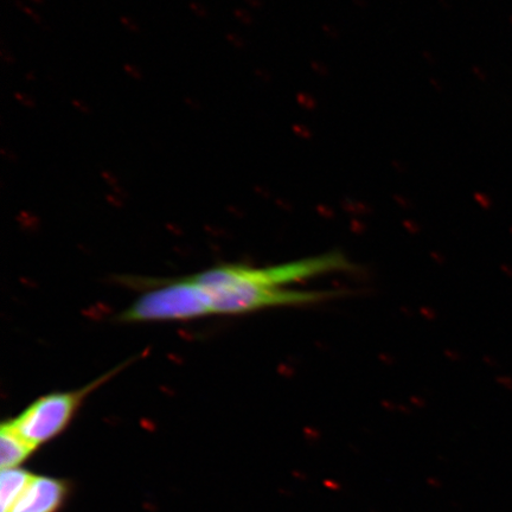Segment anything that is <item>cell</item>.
Returning <instances> with one entry per match:
<instances>
[{
  "label": "cell",
  "mask_w": 512,
  "mask_h": 512,
  "mask_svg": "<svg viewBox=\"0 0 512 512\" xmlns=\"http://www.w3.org/2000/svg\"><path fill=\"white\" fill-rule=\"evenodd\" d=\"M311 68H312L313 72H315L319 76H328L329 75L328 67L324 66L323 63H320L318 61H312Z\"/></svg>",
  "instance_id": "14"
},
{
  "label": "cell",
  "mask_w": 512,
  "mask_h": 512,
  "mask_svg": "<svg viewBox=\"0 0 512 512\" xmlns=\"http://www.w3.org/2000/svg\"><path fill=\"white\" fill-rule=\"evenodd\" d=\"M72 105L82 114H91L92 112L91 108H89L86 104H83V102L80 100L73 99Z\"/></svg>",
  "instance_id": "19"
},
{
  "label": "cell",
  "mask_w": 512,
  "mask_h": 512,
  "mask_svg": "<svg viewBox=\"0 0 512 512\" xmlns=\"http://www.w3.org/2000/svg\"><path fill=\"white\" fill-rule=\"evenodd\" d=\"M352 270L354 265L342 253L330 252L265 267L223 265L192 278L206 293L211 315H246L272 307L328 302L343 293L293 290L288 286Z\"/></svg>",
  "instance_id": "1"
},
{
  "label": "cell",
  "mask_w": 512,
  "mask_h": 512,
  "mask_svg": "<svg viewBox=\"0 0 512 512\" xmlns=\"http://www.w3.org/2000/svg\"><path fill=\"white\" fill-rule=\"evenodd\" d=\"M32 2H35L37 4H44V0H32Z\"/></svg>",
  "instance_id": "28"
},
{
  "label": "cell",
  "mask_w": 512,
  "mask_h": 512,
  "mask_svg": "<svg viewBox=\"0 0 512 512\" xmlns=\"http://www.w3.org/2000/svg\"><path fill=\"white\" fill-rule=\"evenodd\" d=\"M121 23L125 25V27L133 32H140V28L138 23L134 22L132 18L123 16L120 18Z\"/></svg>",
  "instance_id": "16"
},
{
  "label": "cell",
  "mask_w": 512,
  "mask_h": 512,
  "mask_svg": "<svg viewBox=\"0 0 512 512\" xmlns=\"http://www.w3.org/2000/svg\"><path fill=\"white\" fill-rule=\"evenodd\" d=\"M298 105L302 106L306 111H313L317 107V102L309 94L299 93L297 95Z\"/></svg>",
  "instance_id": "7"
},
{
  "label": "cell",
  "mask_w": 512,
  "mask_h": 512,
  "mask_svg": "<svg viewBox=\"0 0 512 512\" xmlns=\"http://www.w3.org/2000/svg\"><path fill=\"white\" fill-rule=\"evenodd\" d=\"M245 2L252 6L254 9L262 8V0H245Z\"/></svg>",
  "instance_id": "23"
},
{
  "label": "cell",
  "mask_w": 512,
  "mask_h": 512,
  "mask_svg": "<svg viewBox=\"0 0 512 512\" xmlns=\"http://www.w3.org/2000/svg\"><path fill=\"white\" fill-rule=\"evenodd\" d=\"M0 57H2V61L6 64H9V66H12V64L15 63V57L12 56L10 51L5 47L0 49Z\"/></svg>",
  "instance_id": "18"
},
{
  "label": "cell",
  "mask_w": 512,
  "mask_h": 512,
  "mask_svg": "<svg viewBox=\"0 0 512 512\" xmlns=\"http://www.w3.org/2000/svg\"><path fill=\"white\" fill-rule=\"evenodd\" d=\"M0 155H2L4 159L8 160V162H18V156L15 152L10 150L2 149L0 150Z\"/></svg>",
  "instance_id": "21"
},
{
  "label": "cell",
  "mask_w": 512,
  "mask_h": 512,
  "mask_svg": "<svg viewBox=\"0 0 512 512\" xmlns=\"http://www.w3.org/2000/svg\"><path fill=\"white\" fill-rule=\"evenodd\" d=\"M234 15L236 18L239 19V21H241L243 24H246V25H252L253 22H254V19L253 17L251 16V14H249V12H247L246 10H242V9H236L234 10Z\"/></svg>",
  "instance_id": "10"
},
{
  "label": "cell",
  "mask_w": 512,
  "mask_h": 512,
  "mask_svg": "<svg viewBox=\"0 0 512 512\" xmlns=\"http://www.w3.org/2000/svg\"><path fill=\"white\" fill-rule=\"evenodd\" d=\"M190 9L197 17L200 18H207L208 17V10L204 8V6L197 2H190L189 4Z\"/></svg>",
  "instance_id": "11"
},
{
  "label": "cell",
  "mask_w": 512,
  "mask_h": 512,
  "mask_svg": "<svg viewBox=\"0 0 512 512\" xmlns=\"http://www.w3.org/2000/svg\"><path fill=\"white\" fill-rule=\"evenodd\" d=\"M292 130L294 133H296V136L302 139H311L312 138V132L310 131L309 127H306L304 125H293Z\"/></svg>",
  "instance_id": "9"
},
{
  "label": "cell",
  "mask_w": 512,
  "mask_h": 512,
  "mask_svg": "<svg viewBox=\"0 0 512 512\" xmlns=\"http://www.w3.org/2000/svg\"><path fill=\"white\" fill-rule=\"evenodd\" d=\"M38 450L4 421L0 428V465L2 469L21 467Z\"/></svg>",
  "instance_id": "5"
},
{
  "label": "cell",
  "mask_w": 512,
  "mask_h": 512,
  "mask_svg": "<svg viewBox=\"0 0 512 512\" xmlns=\"http://www.w3.org/2000/svg\"><path fill=\"white\" fill-rule=\"evenodd\" d=\"M124 69L125 72L132 76L134 80L143 81V74L140 73V70L137 67L131 66V64H125Z\"/></svg>",
  "instance_id": "13"
},
{
  "label": "cell",
  "mask_w": 512,
  "mask_h": 512,
  "mask_svg": "<svg viewBox=\"0 0 512 512\" xmlns=\"http://www.w3.org/2000/svg\"><path fill=\"white\" fill-rule=\"evenodd\" d=\"M354 3L360 8H367L368 5L367 0H354Z\"/></svg>",
  "instance_id": "25"
},
{
  "label": "cell",
  "mask_w": 512,
  "mask_h": 512,
  "mask_svg": "<svg viewBox=\"0 0 512 512\" xmlns=\"http://www.w3.org/2000/svg\"><path fill=\"white\" fill-rule=\"evenodd\" d=\"M323 31L329 38H338L339 36L337 29L331 27V25H323Z\"/></svg>",
  "instance_id": "22"
},
{
  "label": "cell",
  "mask_w": 512,
  "mask_h": 512,
  "mask_svg": "<svg viewBox=\"0 0 512 512\" xmlns=\"http://www.w3.org/2000/svg\"><path fill=\"white\" fill-rule=\"evenodd\" d=\"M15 4L19 10H22L24 14H27L36 24H42L41 16L36 14V12L30 9L29 6L23 4L21 0H16Z\"/></svg>",
  "instance_id": "8"
},
{
  "label": "cell",
  "mask_w": 512,
  "mask_h": 512,
  "mask_svg": "<svg viewBox=\"0 0 512 512\" xmlns=\"http://www.w3.org/2000/svg\"><path fill=\"white\" fill-rule=\"evenodd\" d=\"M430 82L432 83L433 87L437 89L438 92L441 91V85L439 81H435L433 78H431Z\"/></svg>",
  "instance_id": "26"
},
{
  "label": "cell",
  "mask_w": 512,
  "mask_h": 512,
  "mask_svg": "<svg viewBox=\"0 0 512 512\" xmlns=\"http://www.w3.org/2000/svg\"><path fill=\"white\" fill-rule=\"evenodd\" d=\"M254 74L256 76H258V78L261 80V81H264V82H271L272 80V76L270 73H267L266 70L264 69H259V68H256L254 70Z\"/></svg>",
  "instance_id": "20"
},
{
  "label": "cell",
  "mask_w": 512,
  "mask_h": 512,
  "mask_svg": "<svg viewBox=\"0 0 512 512\" xmlns=\"http://www.w3.org/2000/svg\"><path fill=\"white\" fill-rule=\"evenodd\" d=\"M15 98L21 102V104L28 108H35L36 107V101L31 98L29 95H25L22 93H15Z\"/></svg>",
  "instance_id": "12"
},
{
  "label": "cell",
  "mask_w": 512,
  "mask_h": 512,
  "mask_svg": "<svg viewBox=\"0 0 512 512\" xmlns=\"http://www.w3.org/2000/svg\"><path fill=\"white\" fill-rule=\"evenodd\" d=\"M211 316L203 288L191 277L160 285L120 315L124 323L177 322Z\"/></svg>",
  "instance_id": "3"
},
{
  "label": "cell",
  "mask_w": 512,
  "mask_h": 512,
  "mask_svg": "<svg viewBox=\"0 0 512 512\" xmlns=\"http://www.w3.org/2000/svg\"><path fill=\"white\" fill-rule=\"evenodd\" d=\"M115 373L117 371H111L80 389L41 396L15 418L6 421L21 437L40 448L66 431L87 396Z\"/></svg>",
  "instance_id": "2"
},
{
  "label": "cell",
  "mask_w": 512,
  "mask_h": 512,
  "mask_svg": "<svg viewBox=\"0 0 512 512\" xmlns=\"http://www.w3.org/2000/svg\"><path fill=\"white\" fill-rule=\"evenodd\" d=\"M27 80H35L34 73H28L27 74Z\"/></svg>",
  "instance_id": "27"
},
{
  "label": "cell",
  "mask_w": 512,
  "mask_h": 512,
  "mask_svg": "<svg viewBox=\"0 0 512 512\" xmlns=\"http://www.w3.org/2000/svg\"><path fill=\"white\" fill-rule=\"evenodd\" d=\"M422 56H424V59L430 63V64H434L435 63V59L433 57V55L430 53V51H424V53H422Z\"/></svg>",
  "instance_id": "24"
},
{
  "label": "cell",
  "mask_w": 512,
  "mask_h": 512,
  "mask_svg": "<svg viewBox=\"0 0 512 512\" xmlns=\"http://www.w3.org/2000/svg\"><path fill=\"white\" fill-rule=\"evenodd\" d=\"M184 104L191 108L194 111H202V105L200 101L191 98V96H185Z\"/></svg>",
  "instance_id": "17"
},
{
  "label": "cell",
  "mask_w": 512,
  "mask_h": 512,
  "mask_svg": "<svg viewBox=\"0 0 512 512\" xmlns=\"http://www.w3.org/2000/svg\"><path fill=\"white\" fill-rule=\"evenodd\" d=\"M69 495L68 480L34 473L10 512H60Z\"/></svg>",
  "instance_id": "4"
},
{
  "label": "cell",
  "mask_w": 512,
  "mask_h": 512,
  "mask_svg": "<svg viewBox=\"0 0 512 512\" xmlns=\"http://www.w3.org/2000/svg\"><path fill=\"white\" fill-rule=\"evenodd\" d=\"M34 473L15 467V469H2L0 480V512H10L12 507L27 485Z\"/></svg>",
  "instance_id": "6"
},
{
  "label": "cell",
  "mask_w": 512,
  "mask_h": 512,
  "mask_svg": "<svg viewBox=\"0 0 512 512\" xmlns=\"http://www.w3.org/2000/svg\"><path fill=\"white\" fill-rule=\"evenodd\" d=\"M227 40L233 44L235 48L242 49L245 48L246 42L242 40V38L235 34H227Z\"/></svg>",
  "instance_id": "15"
}]
</instances>
